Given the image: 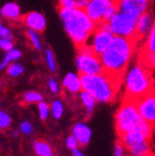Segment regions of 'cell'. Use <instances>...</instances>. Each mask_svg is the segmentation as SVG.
<instances>
[{
    "instance_id": "cell-29",
    "label": "cell",
    "mask_w": 155,
    "mask_h": 156,
    "mask_svg": "<svg viewBox=\"0 0 155 156\" xmlns=\"http://www.w3.org/2000/svg\"><path fill=\"white\" fill-rule=\"evenodd\" d=\"M10 125H11L10 115L0 110V129H7Z\"/></svg>"
},
{
    "instance_id": "cell-23",
    "label": "cell",
    "mask_w": 155,
    "mask_h": 156,
    "mask_svg": "<svg viewBox=\"0 0 155 156\" xmlns=\"http://www.w3.org/2000/svg\"><path fill=\"white\" fill-rule=\"evenodd\" d=\"M63 112H64L63 103L60 100H54L51 104V113H52L53 119H56V120L61 119V116L63 115Z\"/></svg>"
},
{
    "instance_id": "cell-21",
    "label": "cell",
    "mask_w": 155,
    "mask_h": 156,
    "mask_svg": "<svg viewBox=\"0 0 155 156\" xmlns=\"http://www.w3.org/2000/svg\"><path fill=\"white\" fill-rule=\"evenodd\" d=\"M142 51L155 54V23L153 26L152 30L150 31L147 37L144 39V45Z\"/></svg>"
},
{
    "instance_id": "cell-37",
    "label": "cell",
    "mask_w": 155,
    "mask_h": 156,
    "mask_svg": "<svg viewBox=\"0 0 155 156\" xmlns=\"http://www.w3.org/2000/svg\"><path fill=\"white\" fill-rule=\"evenodd\" d=\"M72 152V156H85L83 154V152L78 147V148H75V150H73V151H71Z\"/></svg>"
},
{
    "instance_id": "cell-19",
    "label": "cell",
    "mask_w": 155,
    "mask_h": 156,
    "mask_svg": "<svg viewBox=\"0 0 155 156\" xmlns=\"http://www.w3.org/2000/svg\"><path fill=\"white\" fill-rule=\"evenodd\" d=\"M33 148L38 156H53V152L50 144L45 140H37L33 143Z\"/></svg>"
},
{
    "instance_id": "cell-41",
    "label": "cell",
    "mask_w": 155,
    "mask_h": 156,
    "mask_svg": "<svg viewBox=\"0 0 155 156\" xmlns=\"http://www.w3.org/2000/svg\"><path fill=\"white\" fill-rule=\"evenodd\" d=\"M126 156H131V155H130V154H128V155H126Z\"/></svg>"
},
{
    "instance_id": "cell-40",
    "label": "cell",
    "mask_w": 155,
    "mask_h": 156,
    "mask_svg": "<svg viewBox=\"0 0 155 156\" xmlns=\"http://www.w3.org/2000/svg\"><path fill=\"white\" fill-rule=\"evenodd\" d=\"M0 16H1V8H0Z\"/></svg>"
},
{
    "instance_id": "cell-42",
    "label": "cell",
    "mask_w": 155,
    "mask_h": 156,
    "mask_svg": "<svg viewBox=\"0 0 155 156\" xmlns=\"http://www.w3.org/2000/svg\"><path fill=\"white\" fill-rule=\"evenodd\" d=\"M153 155H154V156H155V153H153Z\"/></svg>"
},
{
    "instance_id": "cell-24",
    "label": "cell",
    "mask_w": 155,
    "mask_h": 156,
    "mask_svg": "<svg viewBox=\"0 0 155 156\" xmlns=\"http://www.w3.org/2000/svg\"><path fill=\"white\" fill-rule=\"evenodd\" d=\"M140 60L142 61L151 71L155 70V54L142 51L140 53Z\"/></svg>"
},
{
    "instance_id": "cell-7",
    "label": "cell",
    "mask_w": 155,
    "mask_h": 156,
    "mask_svg": "<svg viewBox=\"0 0 155 156\" xmlns=\"http://www.w3.org/2000/svg\"><path fill=\"white\" fill-rule=\"evenodd\" d=\"M84 10L96 26L106 23L117 12V0H89Z\"/></svg>"
},
{
    "instance_id": "cell-6",
    "label": "cell",
    "mask_w": 155,
    "mask_h": 156,
    "mask_svg": "<svg viewBox=\"0 0 155 156\" xmlns=\"http://www.w3.org/2000/svg\"><path fill=\"white\" fill-rule=\"evenodd\" d=\"M142 121L143 120L137 110L136 102L123 99L122 104L115 113V129L117 136L136 129Z\"/></svg>"
},
{
    "instance_id": "cell-1",
    "label": "cell",
    "mask_w": 155,
    "mask_h": 156,
    "mask_svg": "<svg viewBox=\"0 0 155 156\" xmlns=\"http://www.w3.org/2000/svg\"><path fill=\"white\" fill-rule=\"evenodd\" d=\"M136 43L135 39L114 37L109 48L100 55L104 72L111 76L123 80V75L134 55Z\"/></svg>"
},
{
    "instance_id": "cell-16",
    "label": "cell",
    "mask_w": 155,
    "mask_h": 156,
    "mask_svg": "<svg viewBox=\"0 0 155 156\" xmlns=\"http://www.w3.org/2000/svg\"><path fill=\"white\" fill-rule=\"evenodd\" d=\"M62 87L69 93L77 94L82 91V84H81V76L77 73L70 72L63 78Z\"/></svg>"
},
{
    "instance_id": "cell-31",
    "label": "cell",
    "mask_w": 155,
    "mask_h": 156,
    "mask_svg": "<svg viewBox=\"0 0 155 156\" xmlns=\"http://www.w3.org/2000/svg\"><path fill=\"white\" fill-rule=\"evenodd\" d=\"M0 49L3 51H10L13 49L12 38H0Z\"/></svg>"
},
{
    "instance_id": "cell-22",
    "label": "cell",
    "mask_w": 155,
    "mask_h": 156,
    "mask_svg": "<svg viewBox=\"0 0 155 156\" xmlns=\"http://www.w3.org/2000/svg\"><path fill=\"white\" fill-rule=\"evenodd\" d=\"M22 101L27 104H31V103H39L42 102L43 96L40 92L38 91H27L22 94Z\"/></svg>"
},
{
    "instance_id": "cell-14",
    "label": "cell",
    "mask_w": 155,
    "mask_h": 156,
    "mask_svg": "<svg viewBox=\"0 0 155 156\" xmlns=\"http://www.w3.org/2000/svg\"><path fill=\"white\" fill-rule=\"evenodd\" d=\"M22 22L28 27V29L30 30L36 31L38 33H41L45 30L47 27V20L45 17L40 12L37 11H31L28 12L22 17Z\"/></svg>"
},
{
    "instance_id": "cell-2",
    "label": "cell",
    "mask_w": 155,
    "mask_h": 156,
    "mask_svg": "<svg viewBox=\"0 0 155 156\" xmlns=\"http://www.w3.org/2000/svg\"><path fill=\"white\" fill-rule=\"evenodd\" d=\"M122 85L124 87V99L136 102L155 89L152 71L139 59L128 66L123 75Z\"/></svg>"
},
{
    "instance_id": "cell-15",
    "label": "cell",
    "mask_w": 155,
    "mask_h": 156,
    "mask_svg": "<svg viewBox=\"0 0 155 156\" xmlns=\"http://www.w3.org/2000/svg\"><path fill=\"white\" fill-rule=\"evenodd\" d=\"M72 135L77 138L80 146H85L91 141V129L84 123H75L72 127Z\"/></svg>"
},
{
    "instance_id": "cell-28",
    "label": "cell",
    "mask_w": 155,
    "mask_h": 156,
    "mask_svg": "<svg viewBox=\"0 0 155 156\" xmlns=\"http://www.w3.org/2000/svg\"><path fill=\"white\" fill-rule=\"evenodd\" d=\"M38 111H39V116L42 121H45L50 115L51 108L49 106V104H47L45 102H39L38 103Z\"/></svg>"
},
{
    "instance_id": "cell-5",
    "label": "cell",
    "mask_w": 155,
    "mask_h": 156,
    "mask_svg": "<svg viewBox=\"0 0 155 156\" xmlns=\"http://www.w3.org/2000/svg\"><path fill=\"white\" fill-rule=\"evenodd\" d=\"M154 126L142 121L136 129L119 136V141L125 146L131 156H147L152 154L151 137L153 135Z\"/></svg>"
},
{
    "instance_id": "cell-35",
    "label": "cell",
    "mask_w": 155,
    "mask_h": 156,
    "mask_svg": "<svg viewBox=\"0 0 155 156\" xmlns=\"http://www.w3.org/2000/svg\"><path fill=\"white\" fill-rule=\"evenodd\" d=\"M0 38H12L10 29L5 27L1 21H0Z\"/></svg>"
},
{
    "instance_id": "cell-25",
    "label": "cell",
    "mask_w": 155,
    "mask_h": 156,
    "mask_svg": "<svg viewBox=\"0 0 155 156\" xmlns=\"http://www.w3.org/2000/svg\"><path fill=\"white\" fill-rule=\"evenodd\" d=\"M27 36H28V39H29L30 43L32 44L33 48L36 49V50H39V51L42 50V43H41V40H40V37H39L38 32L28 29Z\"/></svg>"
},
{
    "instance_id": "cell-38",
    "label": "cell",
    "mask_w": 155,
    "mask_h": 156,
    "mask_svg": "<svg viewBox=\"0 0 155 156\" xmlns=\"http://www.w3.org/2000/svg\"><path fill=\"white\" fill-rule=\"evenodd\" d=\"M0 90H1V82H0Z\"/></svg>"
},
{
    "instance_id": "cell-34",
    "label": "cell",
    "mask_w": 155,
    "mask_h": 156,
    "mask_svg": "<svg viewBox=\"0 0 155 156\" xmlns=\"http://www.w3.org/2000/svg\"><path fill=\"white\" fill-rule=\"evenodd\" d=\"M48 87H49V89H50V91L52 92V93H54V94L60 93V85H59V83H58V81L56 80V79L51 78L50 80H49Z\"/></svg>"
},
{
    "instance_id": "cell-3",
    "label": "cell",
    "mask_w": 155,
    "mask_h": 156,
    "mask_svg": "<svg viewBox=\"0 0 155 156\" xmlns=\"http://www.w3.org/2000/svg\"><path fill=\"white\" fill-rule=\"evenodd\" d=\"M60 18L63 22L64 30L77 48H81L88 43L96 24L92 21L84 9H60Z\"/></svg>"
},
{
    "instance_id": "cell-32",
    "label": "cell",
    "mask_w": 155,
    "mask_h": 156,
    "mask_svg": "<svg viewBox=\"0 0 155 156\" xmlns=\"http://www.w3.org/2000/svg\"><path fill=\"white\" fill-rule=\"evenodd\" d=\"M126 155H128V151H126L125 146L120 141H117L115 143V145H114L113 156H126Z\"/></svg>"
},
{
    "instance_id": "cell-26",
    "label": "cell",
    "mask_w": 155,
    "mask_h": 156,
    "mask_svg": "<svg viewBox=\"0 0 155 156\" xmlns=\"http://www.w3.org/2000/svg\"><path fill=\"white\" fill-rule=\"evenodd\" d=\"M23 72H24V68L18 62H12L7 68V73H8V75L12 76V78H17V76L21 75Z\"/></svg>"
},
{
    "instance_id": "cell-9",
    "label": "cell",
    "mask_w": 155,
    "mask_h": 156,
    "mask_svg": "<svg viewBox=\"0 0 155 156\" xmlns=\"http://www.w3.org/2000/svg\"><path fill=\"white\" fill-rule=\"evenodd\" d=\"M107 26L115 37H122L128 39H135V29H136V19L128 17L122 12L117 11L109 20Z\"/></svg>"
},
{
    "instance_id": "cell-8",
    "label": "cell",
    "mask_w": 155,
    "mask_h": 156,
    "mask_svg": "<svg viewBox=\"0 0 155 156\" xmlns=\"http://www.w3.org/2000/svg\"><path fill=\"white\" fill-rule=\"evenodd\" d=\"M75 63L80 74L91 75L104 72L100 55L94 53L87 44L78 48Z\"/></svg>"
},
{
    "instance_id": "cell-12",
    "label": "cell",
    "mask_w": 155,
    "mask_h": 156,
    "mask_svg": "<svg viewBox=\"0 0 155 156\" xmlns=\"http://www.w3.org/2000/svg\"><path fill=\"white\" fill-rule=\"evenodd\" d=\"M136 106L142 120L155 126V89L137 100Z\"/></svg>"
},
{
    "instance_id": "cell-39",
    "label": "cell",
    "mask_w": 155,
    "mask_h": 156,
    "mask_svg": "<svg viewBox=\"0 0 155 156\" xmlns=\"http://www.w3.org/2000/svg\"><path fill=\"white\" fill-rule=\"evenodd\" d=\"M147 156H154V155H153V153H152V154H151V155H147Z\"/></svg>"
},
{
    "instance_id": "cell-36",
    "label": "cell",
    "mask_w": 155,
    "mask_h": 156,
    "mask_svg": "<svg viewBox=\"0 0 155 156\" xmlns=\"http://www.w3.org/2000/svg\"><path fill=\"white\" fill-rule=\"evenodd\" d=\"M89 0H75V7L79 9H85Z\"/></svg>"
},
{
    "instance_id": "cell-33",
    "label": "cell",
    "mask_w": 155,
    "mask_h": 156,
    "mask_svg": "<svg viewBox=\"0 0 155 156\" xmlns=\"http://www.w3.org/2000/svg\"><path fill=\"white\" fill-rule=\"evenodd\" d=\"M66 144H67V147H68L69 150H71V151L75 150V148H78V147L80 146V145H79V142L77 141V138L72 135V134L67 137Z\"/></svg>"
},
{
    "instance_id": "cell-10",
    "label": "cell",
    "mask_w": 155,
    "mask_h": 156,
    "mask_svg": "<svg viewBox=\"0 0 155 156\" xmlns=\"http://www.w3.org/2000/svg\"><path fill=\"white\" fill-rule=\"evenodd\" d=\"M114 34L110 30V28L106 23L98 24L94 32L92 33L91 38L88 41L87 45L98 55H101L103 52L109 48L111 42L113 41Z\"/></svg>"
},
{
    "instance_id": "cell-11",
    "label": "cell",
    "mask_w": 155,
    "mask_h": 156,
    "mask_svg": "<svg viewBox=\"0 0 155 156\" xmlns=\"http://www.w3.org/2000/svg\"><path fill=\"white\" fill-rule=\"evenodd\" d=\"M151 0H117V11L128 15L133 19L150 11Z\"/></svg>"
},
{
    "instance_id": "cell-4",
    "label": "cell",
    "mask_w": 155,
    "mask_h": 156,
    "mask_svg": "<svg viewBox=\"0 0 155 156\" xmlns=\"http://www.w3.org/2000/svg\"><path fill=\"white\" fill-rule=\"evenodd\" d=\"M82 91H85L94 98L96 102L110 103L116 99L122 80L111 76L103 72L100 74H80Z\"/></svg>"
},
{
    "instance_id": "cell-13",
    "label": "cell",
    "mask_w": 155,
    "mask_h": 156,
    "mask_svg": "<svg viewBox=\"0 0 155 156\" xmlns=\"http://www.w3.org/2000/svg\"><path fill=\"white\" fill-rule=\"evenodd\" d=\"M155 23V18L152 12H145L143 15L139 17L136 20V29H135V40L136 42L144 40L152 30L153 26Z\"/></svg>"
},
{
    "instance_id": "cell-27",
    "label": "cell",
    "mask_w": 155,
    "mask_h": 156,
    "mask_svg": "<svg viewBox=\"0 0 155 156\" xmlns=\"http://www.w3.org/2000/svg\"><path fill=\"white\" fill-rule=\"evenodd\" d=\"M45 61H47V66L51 72H56L57 71V62H56V57L54 53L51 49L45 50Z\"/></svg>"
},
{
    "instance_id": "cell-20",
    "label": "cell",
    "mask_w": 155,
    "mask_h": 156,
    "mask_svg": "<svg viewBox=\"0 0 155 156\" xmlns=\"http://www.w3.org/2000/svg\"><path fill=\"white\" fill-rule=\"evenodd\" d=\"M22 55V52L18 49H12L10 51L7 52V54L5 55V58L2 59V61L0 62V71L1 70H6L9 64H11L13 61H17L19 60Z\"/></svg>"
},
{
    "instance_id": "cell-17",
    "label": "cell",
    "mask_w": 155,
    "mask_h": 156,
    "mask_svg": "<svg viewBox=\"0 0 155 156\" xmlns=\"http://www.w3.org/2000/svg\"><path fill=\"white\" fill-rule=\"evenodd\" d=\"M1 16L12 21H18L22 19L20 7L16 2H7L6 5H3L1 8Z\"/></svg>"
},
{
    "instance_id": "cell-30",
    "label": "cell",
    "mask_w": 155,
    "mask_h": 156,
    "mask_svg": "<svg viewBox=\"0 0 155 156\" xmlns=\"http://www.w3.org/2000/svg\"><path fill=\"white\" fill-rule=\"evenodd\" d=\"M19 129H20V133H22L23 135H31L33 133L32 124L30 123V122H28V121L21 122L20 126H19Z\"/></svg>"
},
{
    "instance_id": "cell-18",
    "label": "cell",
    "mask_w": 155,
    "mask_h": 156,
    "mask_svg": "<svg viewBox=\"0 0 155 156\" xmlns=\"http://www.w3.org/2000/svg\"><path fill=\"white\" fill-rule=\"evenodd\" d=\"M79 99H80L82 106L85 110V113L90 115L93 112L94 108H96V101L94 100V98L91 94L88 93V92H85V91H81L80 93H79Z\"/></svg>"
},
{
    "instance_id": "cell-43",
    "label": "cell",
    "mask_w": 155,
    "mask_h": 156,
    "mask_svg": "<svg viewBox=\"0 0 155 156\" xmlns=\"http://www.w3.org/2000/svg\"><path fill=\"white\" fill-rule=\"evenodd\" d=\"M151 1H152V0H151Z\"/></svg>"
}]
</instances>
